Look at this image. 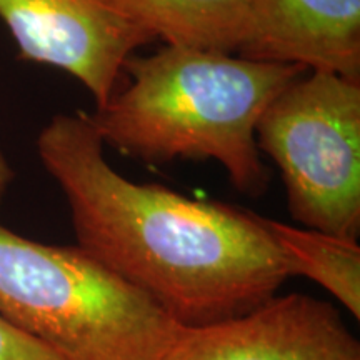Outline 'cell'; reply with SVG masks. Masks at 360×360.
<instances>
[{
	"mask_svg": "<svg viewBox=\"0 0 360 360\" xmlns=\"http://www.w3.org/2000/svg\"><path fill=\"white\" fill-rule=\"evenodd\" d=\"M89 115L58 114L37 152L64 192L77 247L180 327L240 317L290 278L262 215L137 184L112 167Z\"/></svg>",
	"mask_w": 360,
	"mask_h": 360,
	"instance_id": "obj_1",
	"label": "cell"
},
{
	"mask_svg": "<svg viewBox=\"0 0 360 360\" xmlns=\"http://www.w3.org/2000/svg\"><path fill=\"white\" fill-rule=\"evenodd\" d=\"M307 69L233 53L169 47L130 57L127 85L89 115L105 146L142 160L212 159L257 197L269 170L255 129L270 102Z\"/></svg>",
	"mask_w": 360,
	"mask_h": 360,
	"instance_id": "obj_2",
	"label": "cell"
},
{
	"mask_svg": "<svg viewBox=\"0 0 360 360\" xmlns=\"http://www.w3.org/2000/svg\"><path fill=\"white\" fill-rule=\"evenodd\" d=\"M0 315L62 360H160L180 326L80 247L0 224Z\"/></svg>",
	"mask_w": 360,
	"mask_h": 360,
	"instance_id": "obj_3",
	"label": "cell"
},
{
	"mask_svg": "<svg viewBox=\"0 0 360 360\" xmlns=\"http://www.w3.org/2000/svg\"><path fill=\"white\" fill-rule=\"evenodd\" d=\"M255 142L281 170L292 219L360 233V79L305 72L260 117Z\"/></svg>",
	"mask_w": 360,
	"mask_h": 360,
	"instance_id": "obj_4",
	"label": "cell"
},
{
	"mask_svg": "<svg viewBox=\"0 0 360 360\" xmlns=\"http://www.w3.org/2000/svg\"><path fill=\"white\" fill-rule=\"evenodd\" d=\"M0 20L22 60L67 72L109 102L135 49L155 40L109 0H0Z\"/></svg>",
	"mask_w": 360,
	"mask_h": 360,
	"instance_id": "obj_5",
	"label": "cell"
},
{
	"mask_svg": "<svg viewBox=\"0 0 360 360\" xmlns=\"http://www.w3.org/2000/svg\"><path fill=\"white\" fill-rule=\"evenodd\" d=\"M160 360H360V344L334 305L295 292L240 317L180 327Z\"/></svg>",
	"mask_w": 360,
	"mask_h": 360,
	"instance_id": "obj_6",
	"label": "cell"
},
{
	"mask_svg": "<svg viewBox=\"0 0 360 360\" xmlns=\"http://www.w3.org/2000/svg\"><path fill=\"white\" fill-rule=\"evenodd\" d=\"M237 53L360 79V0H252Z\"/></svg>",
	"mask_w": 360,
	"mask_h": 360,
	"instance_id": "obj_7",
	"label": "cell"
},
{
	"mask_svg": "<svg viewBox=\"0 0 360 360\" xmlns=\"http://www.w3.org/2000/svg\"><path fill=\"white\" fill-rule=\"evenodd\" d=\"M125 19L169 47L236 53L252 0H109Z\"/></svg>",
	"mask_w": 360,
	"mask_h": 360,
	"instance_id": "obj_8",
	"label": "cell"
},
{
	"mask_svg": "<svg viewBox=\"0 0 360 360\" xmlns=\"http://www.w3.org/2000/svg\"><path fill=\"white\" fill-rule=\"evenodd\" d=\"M267 232L281 252L289 276L317 282L360 319V247L357 238L262 217Z\"/></svg>",
	"mask_w": 360,
	"mask_h": 360,
	"instance_id": "obj_9",
	"label": "cell"
},
{
	"mask_svg": "<svg viewBox=\"0 0 360 360\" xmlns=\"http://www.w3.org/2000/svg\"><path fill=\"white\" fill-rule=\"evenodd\" d=\"M0 360H62L0 315Z\"/></svg>",
	"mask_w": 360,
	"mask_h": 360,
	"instance_id": "obj_10",
	"label": "cell"
},
{
	"mask_svg": "<svg viewBox=\"0 0 360 360\" xmlns=\"http://www.w3.org/2000/svg\"><path fill=\"white\" fill-rule=\"evenodd\" d=\"M13 177H15V174H13L12 165L8 164L6 154H4L2 148H0V204L6 199L8 187H11L13 182Z\"/></svg>",
	"mask_w": 360,
	"mask_h": 360,
	"instance_id": "obj_11",
	"label": "cell"
}]
</instances>
